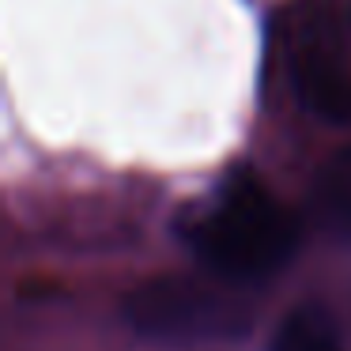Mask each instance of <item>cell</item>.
<instances>
[{"label": "cell", "instance_id": "6da1fadb", "mask_svg": "<svg viewBox=\"0 0 351 351\" xmlns=\"http://www.w3.org/2000/svg\"><path fill=\"white\" fill-rule=\"evenodd\" d=\"M212 276L250 287L276 276L298 250V223L250 170H234L185 230Z\"/></svg>", "mask_w": 351, "mask_h": 351}, {"label": "cell", "instance_id": "7a4b0ae2", "mask_svg": "<svg viewBox=\"0 0 351 351\" xmlns=\"http://www.w3.org/2000/svg\"><path fill=\"white\" fill-rule=\"evenodd\" d=\"M129 328L155 343H212L238 340L253 328L257 310L242 287L219 276H155L132 287L121 302Z\"/></svg>", "mask_w": 351, "mask_h": 351}, {"label": "cell", "instance_id": "3957f363", "mask_svg": "<svg viewBox=\"0 0 351 351\" xmlns=\"http://www.w3.org/2000/svg\"><path fill=\"white\" fill-rule=\"evenodd\" d=\"M291 84H295L298 102L313 117L328 125H351V72L332 49H302L291 64Z\"/></svg>", "mask_w": 351, "mask_h": 351}, {"label": "cell", "instance_id": "277c9868", "mask_svg": "<svg viewBox=\"0 0 351 351\" xmlns=\"http://www.w3.org/2000/svg\"><path fill=\"white\" fill-rule=\"evenodd\" d=\"M313 215L328 238L351 245V144L321 162L313 182Z\"/></svg>", "mask_w": 351, "mask_h": 351}, {"label": "cell", "instance_id": "5b68a950", "mask_svg": "<svg viewBox=\"0 0 351 351\" xmlns=\"http://www.w3.org/2000/svg\"><path fill=\"white\" fill-rule=\"evenodd\" d=\"M272 351H343L336 340L332 321L317 306H295L287 317L276 325Z\"/></svg>", "mask_w": 351, "mask_h": 351}]
</instances>
